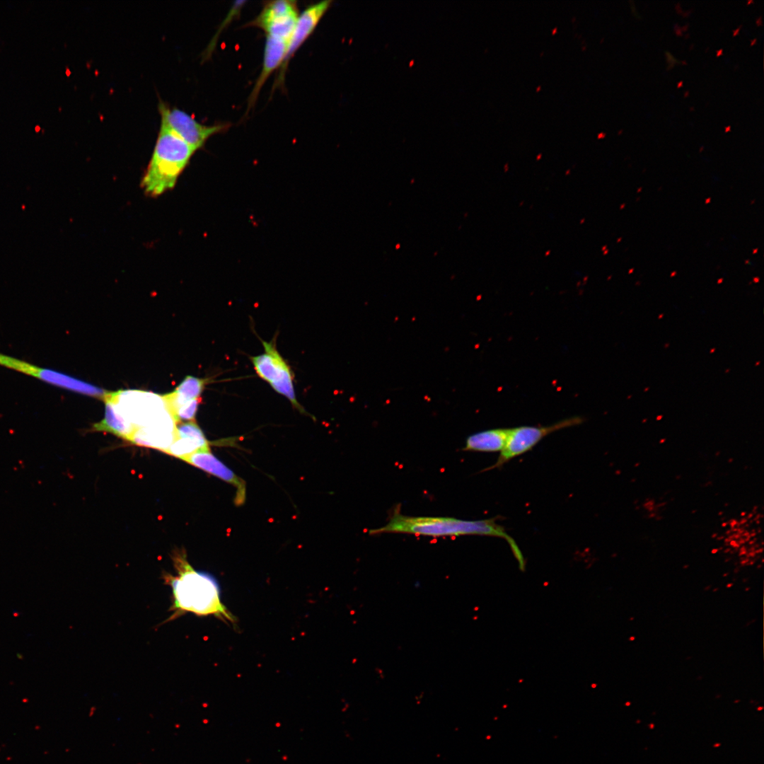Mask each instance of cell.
<instances>
[{
	"label": "cell",
	"instance_id": "cell-5",
	"mask_svg": "<svg viewBox=\"0 0 764 764\" xmlns=\"http://www.w3.org/2000/svg\"><path fill=\"white\" fill-rule=\"evenodd\" d=\"M264 352L250 357L256 374L266 381L279 394L284 396L301 412H305L304 408L296 399L294 374L276 347V340L270 342L261 340Z\"/></svg>",
	"mask_w": 764,
	"mask_h": 764
},
{
	"label": "cell",
	"instance_id": "cell-3",
	"mask_svg": "<svg viewBox=\"0 0 764 764\" xmlns=\"http://www.w3.org/2000/svg\"><path fill=\"white\" fill-rule=\"evenodd\" d=\"M196 151L161 125L153 154L141 180V187L151 197L172 189Z\"/></svg>",
	"mask_w": 764,
	"mask_h": 764
},
{
	"label": "cell",
	"instance_id": "cell-2",
	"mask_svg": "<svg viewBox=\"0 0 764 764\" xmlns=\"http://www.w3.org/2000/svg\"><path fill=\"white\" fill-rule=\"evenodd\" d=\"M497 518L472 521L451 517L410 516L395 509L386 525L371 529L369 533H397L432 537L475 535L499 538L509 544L519 569L524 571L526 561L519 547L505 528L497 523Z\"/></svg>",
	"mask_w": 764,
	"mask_h": 764
},
{
	"label": "cell",
	"instance_id": "cell-7",
	"mask_svg": "<svg viewBox=\"0 0 764 764\" xmlns=\"http://www.w3.org/2000/svg\"><path fill=\"white\" fill-rule=\"evenodd\" d=\"M161 125L177 135L195 151L202 148L212 135L226 130L228 125H205L187 112L171 107L162 100L158 106Z\"/></svg>",
	"mask_w": 764,
	"mask_h": 764
},
{
	"label": "cell",
	"instance_id": "cell-6",
	"mask_svg": "<svg viewBox=\"0 0 764 764\" xmlns=\"http://www.w3.org/2000/svg\"><path fill=\"white\" fill-rule=\"evenodd\" d=\"M583 422L581 417L574 416L548 426L523 425L509 428L505 446L500 451L497 461L485 470L501 468L511 459L531 451L548 434L581 424Z\"/></svg>",
	"mask_w": 764,
	"mask_h": 764
},
{
	"label": "cell",
	"instance_id": "cell-11",
	"mask_svg": "<svg viewBox=\"0 0 764 764\" xmlns=\"http://www.w3.org/2000/svg\"><path fill=\"white\" fill-rule=\"evenodd\" d=\"M183 461L233 485L236 489L235 504L240 506L244 503L246 497L245 481L215 457L210 449L197 451Z\"/></svg>",
	"mask_w": 764,
	"mask_h": 764
},
{
	"label": "cell",
	"instance_id": "cell-4",
	"mask_svg": "<svg viewBox=\"0 0 764 764\" xmlns=\"http://www.w3.org/2000/svg\"><path fill=\"white\" fill-rule=\"evenodd\" d=\"M103 398L110 400L134 429L174 419L163 395L143 390H126L107 392Z\"/></svg>",
	"mask_w": 764,
	"mask_h": 764
},
{
	"label": "cell",
	"instance_id": "cell-13",
	"mask_svg": "<svg viewBox=\"0 0 764 764\" xmlns=\"http://www.w3.org/2000/svg\"><path fill=\"white\" fill-rule=\"evenodd\" d=\"M288 42L276 37L266 36L262 70L250 95L248 110L255 104L260 91L270 74L283 64Z\"/></svg>",
	"mask_w": 764,
	"mask_h": 764
},
{
	"label": "cell",
	"instance_id": "cell-16",
	"mask_svg": "<svg viewBox=\"0 0 764 764\" xmlns=\"http://www.w3.org/2000/svg\"><path fill=\"white\" fill-rule=\"evenodd\" d=\"M209 382V378L187 376L174 391L163 395V397L170 414L178 407L200 398Z\"/></svg>",
	"mask_w": 764,
	"mask_h": 764
},
{
	"label": "cell",
	"instance_id": "cell-17",
	"mask_svg": "<svg viewBox=\"0 0 764 764\" xmlns=\"http://www.w3.org/2000/svg\"><path fill=\"white\" fill-rule=\"evenodd\" d=\"M105 401V416L99 422L93 425V429L98 432H106L129 441L134 431V426L119 412L115 405L108 399Z\"/></svg>",
	"mask_w": 764,
	"mask_h": 764
},
{
	"label": "cell",
	"instance_id": "cell-12",
	"mask_svg": "<svg viewBox=\"0 0 764 764\" xmlns=\"http://www.w3.org/2000/svg\"><path fill=\"white\" fill-rule=\"evenodd\" d=\"M175 436L166 453L182 460L197 451L210 449V442L195 420L178 423Z\"/></svg>",
	"mask_w": 764,
	"mask_h": 764
},
{
	"label": "cell",
	"instance_id": "cell-1",
	"mask_svg": "<svg viewBox=\"0 0 764 764\" xmlns=\"http://www.w3.org/2000/svg\"><path fill=\"white\" fill-rule=\"evenodd\" d=\"M172 560L177 574L165 572L163 575L172 591V613L168 620L191 613L198 616L214 615L233 623L236 618L222 603L216 579L209 573L195 569L185 551H175Z\"/></svg>",
	"mask_w": 764,
	"mask_h": 764
},
{
	"label": "cell",
	"instance_id": "cell-8",
	"mask_svg": "<svg viewBox=\"0 0 764 764\" xmlns=\"http://www.w3.org/2000/svg\"><path fill=\"white\" fill-rule=\"evenodd\" d=\"M0 366L78 393L103 399L107 393L102 388L65 374L40 367L2 353H0Z\"/></svg>",
	"mask_w": 764,
	"mask_h": 764
},
{
	"label": "cell",
	"instance_id": "cell-9",
	"mask_svg": "<svg viewBox=\"0 0 764 764\" xmlns=\"http://www.w3.org/2000/svg\"><path fill=\"white\" fill-rule=\"evenodd\" d=\"M299 16L295 1H268L260 14L248 25L262 29L266 36L290 40Z\"/></svg>",
	"mask_w": 764,
	"mask_h": 764
},
{
	"label": "cell",
	"instance_id": "cell-14",
	"mask_svg": "<svg viewBox=\"0 0 764 764\" xmlns=\"http://www.w3.org/2000/svg\"><path fill=\"white\" fill-rule=\"evenodd\" d=\"M176 424L168 423L137 428L128 441L166 453L175 439Z\"/></svg>",
	"mask_w": 764,
	"mask_h": 764
},
{
	"label": "cell",
	"instance_id": "cell-10",
	"mask_svg": "<svg viewBox=\"0 0 764 764\" xmlns=\"http://www.w3.org/2000/svg\"><path fill=\"white\" fill-rule=\"evenodd\" d=\"M331 1H323L308 6L299 15L292 35L288 44L286 54L281 66L279 81L283 82L284 69L288 62L298 49L314 31L317 25L330 8Z\"/></svg>",
	"mask_w": 764,
	"mask_h": 764
},
{
	"label": "cell",
	"instance_id": "cell-15",
	"mask_svg": "<svg viewBox=\"0 0 764 764\" xmlns=\"http://www.w3.org/2000/svg\"><path fill=\"white\" fill-rule=\"evenodd\" d=\"M509 428H496L470 435L463 448L466 451L492 453L501 451L505 446Z\"/></svg>",
	"mask_w": 764,
	"mask_h": 764
}]
</instances>
